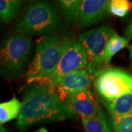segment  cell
Instances as JSON below:
<instances>
[{
  "label": "cell",
  "instance_id": "cell-14",
  "mask_svg": "<svg viewBox=\"0 0 132 132\" xmlns=\"http://www.w3.org/2000/svg\"><path fill=\"white\" fill-rule=\"evenodd\" d=\"M21 108V102L16 98L0 103V125L18 118Z\"/></svg>",
  "mask_w": 132,
  "mask_h": 132
},
{
  "label": "cell",
  "instance_id": "cell-17",
  "mask_svg": "<svg viewBox=\"0 0 132 132\" xmlns=\"http://www.w3.org/2000/svg\"><path fill=\"white\" fill-rule=\"evenodd\" d=\"M131 10V0H112L109 5V13L120 18L126 16Z\"/></svg>",
  "mask_w": 132,
  "mask_h": 132
},
{
  "label": "cell",
  "instance_id": "cell-6",
  "mask_svg": "<svg viewBox=\"0 0 132 132\" xmlns=\"http://www.w3.org/2000/svg\"><path fill=\"white\" fill-rule=\"evenodd\" d=\"M32 41L28 35L13 34L3 42L0 48V63L10 74H17L30 57Z\"/></svg>",
  "mask_w": 132,
  "mask_h": 132
},
{
  "label": "cell",
  "instance_id": "cell-12",
  "mask_svg": "<svg viewBox=\"0 0 132 132\" xmlns=\"http://www.w3.org/2000/svg\"><path fill=\"white\" fill-rule=\"evenodd\" d=\"M129 41L124 37L119 35L118 33L113 32L109 38L104 50L103 60L104 62L108 65L112 57L120 51L128 46Z\"/></svg>",
  "mask_w": 132,
  "mask_h": 132
},
{
  "label": "cell",
  "instance_id": "cell-20",
  "mask_svg": "<svg viewBox=\"0 0 132 132\" xmlns=\"http://www.w3.org/2000/svg\"><path fill=\"white\" fill-rule=\"evenodd\" d=\"M128 48L129 56H130V59H131V68H132V44L131 45H128Z\"/></svg>",
  "mask_w": 132,
  "mask_h": 132
},
{
  "label": "cell",
  "instance_id": "cell-3",
  "mask_svg": "<svg viewBox=\"0 0 132 132\" xmlns=\"http://www.w3.org/2000/svg\"><path fill=\"white\" fill-rule=\"evenodd\" d=\"M74 41L73 37L65 34L44 36L36 45L34 58L29 65L25 76L31 79L51 74Z\"/></svg>",
  "mask_w": 132,
  "mask_h": 132
},
{
  "label": "cell",
  "instance_id": "cell-2",
  "mask_svg": "<svg viewBox=\"0 0 132 132\" xmlns=\"http://www.w3.org/2000/svg\"><path fill=\"white\" fill-rule=\"evenodd\" d=\"M64 27L57 10L44 1L31 2L17 21L14 30L25 35H52L59 34Z\"/></svg>",
  "mask_w": 132,
  "mask_h": 132
},
{
  "label": "cell",
  "instance_id": "cell-7",
  "mask_svg": "<svg viewBox=\"0 0 132 132\" xmlns=\"http://www.w3.org/2000/svg\"><path fill=\"white\" fill-rule=\"evenodd\" d=\"M95 89L106 101H112L132 90V76L118 68H107L94 81Z\"/></svg>",
  "mask_w": 132,
  "mask_h": 132
},
{
  "label": "cell",
  "instance_id": "cell-11",
  "mask_svg": "<svg viewBox=\"0 0 132 132\" xmlns=\"http://www.w3.org/2000/svg\"><path fill=\"white\" fill-rule=\"evenodd\" d=\"M104 104L109 112L112 123L132 112V90L112 101H105Z\"/></svg>",
  "mask_w": 132,
  "mask_h": 132
},
{
  "label": "cell",
  "instance_id": "cell-18",
  "mask_svg": "<svg viewBox=\"0 0 132 132\" xmlns=\"http://www.w3.org/2000/svg\"><path fill=\"white\" fill-rule=\"evenodd\" d=\"M112 124L113 132H132V112Z\"/></svg>",
  "mask_w": 132,
  "mask_h": 132
},
{
  "label": "cell",
  "instance_id": "cell-21",
  "mask_svg": "<svg viewBox=\"0 0 132 132\" xmlns=\"http://www.w3.org/2000/svg\"><path fill=\"white\" fill-rule=\"evenodd\" d=\"M0 132H8L2 125H0Z\"/></svg>",
  "mask_w": 132,
  "mask_h": 132
},
{
  "label": "cell",
  "instance_id": "cell-19",
  "mask_svg": "<svg viewBox=\"0 0 132 132\" xmlns=\"http://www.w3.org/2000/svg\"><path fill=\"white\" fill-rule=\"evenodd\" d=\"M124 35H125L124 38H126L128 41H130L131 40H132V19L131 21V22L128 25L126 30H125Z\"/></svg>",
  "mask_w": 132,
  "mask_h": 132
},
{
  "label": "cell",
  "instance_id": "cell-5",
  "mask_svg": "<svg viewBox=\"0 0 132 132\" xmlns=\"http://www.w3.org/2000/svg\"><path fill=\"white\" fill-rule=\"evenodd\" d=\"M87 65V57L85 48L79 40H75L65 52L51 74L44 77L29 79L28 84H38L53 90L64 76L73 71L85 69Z\"/></svg>",
  "mask_w": 132,
  "mask_h": 132
},
{
  "label": "cell",
  "instance_id": "cell-9",
  "mask_svg": "<svg viewBox=\"0 0 132 132\" xmlns=\"http://www.w3.org/2000/svg\"><path fill=\"white\" fill-rule=\"evenodd\" d=\"M108 0H84L79 18L81 28H87L103 21L109 14Z\"/></svg>",
  "mask_w": 132,
  "mask_h": 132
},
{
  "label": "cell",
  "instance_id": "cell-1",
  "mask_svg": "<svg viewBox=\"0 0 132 132\" xmlns=\"http://www.w3.org/2000/svg\"><path fill=\"white\" fill-rule=\"evenodd\" d=\"M74 117L70 106L48 88L32 85L24 95L16 126L24 131L37 123L63 120Z\"/></svg>",
  "mask_w": 132,
  "mask_h": 132
},
{
  "label": "cell",
  "instance_id": "cell-22",
  "mask_svg": "<svg viewBox=\"0 0 132 132\" xmlns=\"http://www.w3.org/2000/svg\"><path fill=\"white\" fill-rule=\"evenodd\" d=\"M38 132H48L45 128H41L38 130Z\"/></svg>",
  "mask_w": 132,
  "mask_h": 132
},
{
  "label": "cell",
  "instance_id": "cell-16",
  "mask_svg": "<svg viewBox=\"0 0 132 132\" xmlns=\"http://www.w3.org/2000/svg\"><path fill=\"white\" fill-rule=\"evenodd\" d=\"M24 1L0 0V18L6 23L10 22L19 13Z\"/></svg>",
  "mask_w": 132,
  "mask_h": 132
},
{
  "label": "cell",
  "instance_id": "cell-13",
  "mask_svg": "<svg viewBox=\"0 0 132 132\" xmlns=\"http://www.w3.org/2000/svg\"><path fill=\"white\" fill-rule=\"evenodd\" d=\"M57 5L60 10L63 17L71 24H76L79 21L80 13L81 0H59Z\"/></svg>",
  "mask_w": 132,
  "mask_h": 132
},
{
  "label": "cell",
  "instance_id": "cell-8",
  "mask_svg": "<svg viewBox=\"0 0 132 132\" xmlns=\"http://www.w3.org/2000/svg\"><path fill=\"white\" fill-rule=\"evenodd\" d=\"M92 80V76L86 69L73 71L64 76L56 85L54 91L57 89L55 94L66 103L68 96L81 91L89 90Z\"/></svg>",
  "mask_w": 132,
  "mask_h": 132
},
{
  "label": "cell",
  "instance_id": "cell-4",
  "mask_svg": "<svg viewBox=\"0 0 132 132\" xmlns=\"http://www.w3.org/2000/svg\"><path fill=\"white\" fill-rule=\"evenodd\" d=\"M113 32L109 24H104L79 35V41L85 48L87 57L86 70L92 77H96L107 69L103 56L106 43Z\"/></svg>",
  "mask_w": 132,
  "mask_h": 132
},
{
  "label": "cell",
  "instance_id": "cell-15",
  "mask_svg": "<svg viewBox=\"0 0 132 132\" xmlns=\"http://www.w3.org/2000/svg\"><path fill=\"white\" fill-rule=\"evenodd\" d=\"M82 124L86 132H110L108 121L102 109L93 118L82 119Z\"/></svg>",
  "mask_w": 132,
  "mask_h": 132
},
{
  "label": "cell",
  "instance_id": "cell-10",
  "mask_svg": "<svg viewBox=\"0 0 132 132\" xmlns=\"http://www.w3.org/2000/svg\"><path fill=\"white\" fill-rule=\"evenodd\" d=\"M68 104L74 113L80 115L82 119L93 118L102 109L90 90H85L68 97Z\"/></svg>",
  "mask_w": 132,
  "mask_h": 132
}]
</instances>
